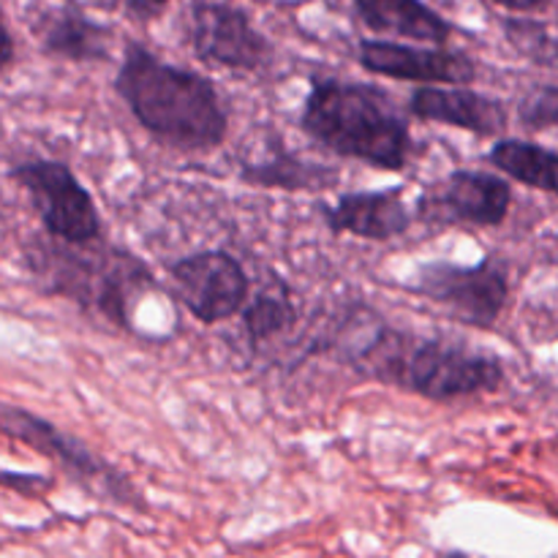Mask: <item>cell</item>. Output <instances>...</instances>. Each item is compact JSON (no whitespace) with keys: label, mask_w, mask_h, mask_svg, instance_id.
Instances as JSON below:
<instances>
[{"label":"cell","mask_w":558,"mask_h":558,"mask_svg":"<svg viewBox=\"0 0 558 558\" xmlns=\"http://www.w3.org/2000/svg\"><path fill=\"white\" fill-rule=\"evenodd\" d=\"M322 221L336 234H354V238L387 243L409 232L414 216L403 199V189H376V191H349L336 202L316 205Z\"/></svg>","instance_id":"12"},{"label":"cell","mask_w":558,"mask_h":558,"mask_svg":"<svg viewBox=\"0 0 558 558\" xmlns=\"http://www.w3.org/2000/svg\"><path fill=\"white\" fill-rule=\"evenodd\" d=\"M518 120L526 131H550L558 123V87L556 82H543L532 87L518 104Z\"/></svg>","instance_id":"19"},{"label":"cell","mask_w":558,"mask_h":558,"mask_svg":"<svg viewBox=\"0 0 558 558\" xmlns=\"http://www.w3.org/2000/svg\"><path fill=\"white\" fill-rule=\"evenodd\" d=\"M300 129L325 150L385 172H403L414 150L409 114L385 87L371 82L316 76Z\"/></svg>","instance_id":"2"},{"label":"cell","mask_w":558,"mask_h":558,"mask_svg":"<svg viewBox=\"0 0 558 558\" xmlns=\"http://www.w3.org/2000/svg\"><path fill=\"white\" fill-rule=\"evenodd\" d=\"M25 265L44 294L71 300L85 314L123 332H134L131 311L140 294L158 289L150 267L140 256L101 238L85 245L36 238L25 248Z\"/></svg>","instance_id":"3"},{"label":"cell","mask_w":558,"mask_h":558,"mask_svg":"<svg viewBox=\"0 0 558 558\" xmlns=\"http://www.w3.org/2000/svg\"><path fill=\"white\" fill-rule=\"evenodd\" d=\"M14 63V38H11L9 27H5L3 14H0V69Z\"/></svg>","instance_id":"23"},{"label":"cell","mask_w":558,"mask_h":558,"mask_svg":"<svg viewBox=\"0 0 558 558\" xmlns=\"http://www.w3.org/2000/svg\"><path fill=\"white\" fill-rule=\"evenodd\" d=\"M240 180L248 185H256V189H276V191H308V194H316V191H330L341 183V172L327 163L308 161V158L298 156V153L278 150L272 153L265 161L245 163L240 169Z\"/></svg>","instance_id":"15"},{"label":"cell","mask_w":558,"mask_h":558,"mask_svg":"<svg viewBox=\"0 0 558 558\" xmlns=\"http://www.w3.org/2000/svg\"><path fill=\"white\" fill-rule=\"evenodd\" d=\"M189 38L202 63L240 74L262 71L272 58V47L240 9L210 0H194L189 14Z\"/></svg>","instance_id":"10"},{"label":"cell","mask_w":558,"mask_h":558,"mask_svg":"<svg viewBox=\"0 0 558 558\" xmlns=\"http://www.w3.org/2000/svg\"><path fill=\"white\" fill-rule=\"evenodd\" d=\"M0 436H9L20 445L41 452L44 458L58 463L74 483H80L96 499L112 501L118 507L145 510V501H142V496L136 494V488L123 472L109 466L90 447L60 430L49 420L38 417V414L27 412L22 407H11V403L0 401Z\"/></svg>","instance_id":"6"},{"label":"cell","mask_w":558,"mask_h":558,"mask_svg":"<svg viewBox=\"0 0 558 558\" xmlns=\"http://www.w3.org/2000/svg\"><path fill=\"white\" fill-rule=\"evenodd\" d=\"M439 558H480V556L466 554V550H441Z\"/></svg>","instance_id":"25"},{"label":"cell","mask_w":558,"mask_h":558,"mask_svg":"<svg viewBox=\"0 0 558 558\" xmlns=\"http://www.w3.org/2000/svg\"><path fill=\"white\" fill-rule=\"evenodd\" d=\"M510 41L515 44L521 52L534 58L537 63H545L554 69L556 65V47L554 38L543 31V25H532V22H515L510 25Z\"/></svg>","instance_id":"20"},{"label":"cell","mask_w":558,"mask_h":558,"mask_svg":"<svg viewBox=\"0 0 558 558\" xmlns=\"http://www.w3.org/2000/svg\"><path fill=\"white\" fill-rule=\"evenodd\" d=\"M240 311H243V330L251 347H262L298 325V303L278 276L276 281L259 289L254 300H245Z\"/></svg>","instance_id":"18"},{"label":"cell","mask_w":558,"mask_h":558,"mask_svg":"<svg viewBox=\"0 0 558 558\" xmlns=\"http://www.w3.org/2000/svg\"><path fill=\"white\" fill-rule=\"evenodd\" d=\"M167 272L183 308L202 325L232 319L251 298L248 272L229 251H196L172 262Z\"/></svg>","instance_id":"9"},{"label":"cell","mask_w":558,"mask_h":558,"mask_svg":"<svg viewBox=\"0 0 558 558\" xmlns=\"http://www.w3.org/2000/svg\"><path fill=\"white\" fill-rule=\"evenodd\" d=\"M114 93L156 142L180 153H210L229 134V112L216 85L199 71L172 65L129 41Z\"/></svg>","instance_id":"1"},{"label":"cell","mask_w":558,"mask_h":558,"mask_svg":"<svg viewBox=\"0 0 558 558\" xmlns=\"http://www.w3.org/2000/svg\"><path fill=\"white\" fill-rule=\"evenodd\" d=\"M499 5H505V9H512V11H534L539 9V5H545L548 0H496Z\"/></svg>","instance_id":"24"},{"label":"cell","mask_w":558,"mask_h":558,"mask_svg":"<svg viewBox=\"0 0 558 558\" xmlns=\"http://www.w3.org/2000/svg\"><path fill=\"white\" fill-rule=\"evenodd\" d=\"M109 41H112V33L107 27L90 22L76 11H63V14L52 16L41 33L47 54L74 60V63L104 60L109 54Z\"/></svg>","instance_id":"17"},{"label":"cell","mask_w":558,"mask_h":558,"mask_svg":"<svg viewBox=\"0 0 558 558\" xmlns=\"http://www.w3.org/2000/svg\"><path fill=\"white\" fill-rule=\"evenodd\" d=\"M125 11H129L134 20H156L163 14V9L169 5V0H120Z\"/></svg>","instance_id":"22"},{"label":"cell","mask_w":558,"mask_h":558,"mask_svg":"<svg viewBox=\"0 0 558 558\" xmlns=\"http://www.w3.org/2000/svg\"><path fill=\"white\" fill-rule=\"evenodd\" d=\"M409 114L425 123L452 125L474 136H501L510 125L505 101L469 85H423L409 96Z\"/></svg>","instance_id":"13"},{"label":"cell","mask_w":558,"mask_h":558,"mask_svg":"<svg viewBox=\"0 0 558 558\" xmlns=\"http://www.w3.org/2000/svg\"><path fill=\"white\" fill-rule=\"evenodd\" d=\"M407 289L445 308L461 325L494 330L510 303V270L496 254H485L474 265L434 259L414 267Z\"/></svg>","instance_id":"5"},{"label":"cell","mask_w":558,"mask_h":558,"mask_svg":"<svg viewBox=\"0 0 558 558\" xmlns=\"http://www.w3.org/2000/svg\"><path fill=\"white\" fill-rule=\"evenodd\" d=\"M360 22L379 36L409 38L420 44L445 47L452 36V25L441 20L423 0H354Z\"/></svg>","instance_id":"14"},{"label":"cell","mask_w":558,"mask_h":558,"mask_svg":"<svg viewBox=\"0 0 558 558\" xmlns=\"http://www.w3.org/2000/svg\"><path fill=\"white\" fill-rule=\"evenodd\" d=\"M485 161L526 189L543 191L548 196L556 194L558 153L554 147H545L532 140H518V136H501L485 153Z\"/></svg>","instance_id":"16"},{"label":"cell","mask_w":558,"mask_h":558,"mask_svg":"<svg viewBox=\"0 0 558 558\" xmlns=\"http://www.w3.org/2000/svg\"><path fill=\"white\" fill-rule=\"evenodd\" d=\"M52 477H44V474L33 472H9V469H0V488L16 490L22 496H41L52 488Z\"/></svg>","instance_id":"21"},{"label":"cell","mask_w":558,"mask_h":558,"mask_svg":"<svg viewBox=\"0 0 558 558\" xmlns=\"http://www.w3.org/2000/svg\"><path fill=\"white\" fill-rule=\"evenodd\" d=\"M354 365L371 379L396 385L434 403L496 392L507 379L505 363L496 354L450 338L412 341L387 325H376Z\"/></svg>","instance_id":"4"},{"label":"cell","mask_w":558,"mask_h":558,"mask_svg":"<svg viewBox=\"0 0 558 558\" xmlns=\"http://www.w3.org/2000/svg\"><path fill=\"white\" fill-rule=\"evenodd\" d=\"M11 180L27 191L47 238L85 245L101 238V216L90 191L80 183L69 163L52 158L16 163Z\"/></svg>","instance_id":"7"},{"label":"cell","mask_w":558,"mask_h":558,"mask_svg":"<svg viewBox=\"0 0 558 558\" xmlns=\"http://www.w3.org/2000/svg\"><path fill=\"white\" fill-rule=\"evenodd\" d=\"M357 60L368 74L385 80L423 82V85H472L477 80V63L456 49L363 38L357 47Z\"/></svg>","instance_id":"11"},{"label":"cell","mask_w":558,"mask_h":558,"mask_svg":"<svg viewBox=\"0 0 558 558\" xmlns=\"http://www.w3.org/2000/svg\"><path fill=\"white\" fill-rule=\"evenodd\" d=\"M512 210V185L483 169H456L425 185L414 218L428 227H501Z\"/></svg>","instance_id":"8"}]
</instances>
